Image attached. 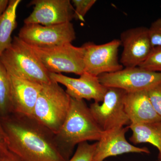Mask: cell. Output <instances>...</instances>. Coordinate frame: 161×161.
Returning a JSON list of instances; mask_svg holds the SVG:
<instances>
[{
    "label": "cell",
    "instance_id": "1",
    "mask_svg": "<svg viewBox=\"0 0 161 161\" xmlns=\"http://www.w3.org/2000/svg\"><path fill=\"white\" fill-rule=\"evenodd\" d=\"M0 118L8 150L20 161H67L54 133L33 117L12 113Z\"/></svg>",
    "mask_w": 161,
    "mask_h": 161
},
{
    "label": "cell",
    "instance_id": "2",
    "mask_svg": "<svg viewBox=\"0 0 161 161\" xmlns=\"http://www.w3.org/2000/svg\"><path fill=\"white\" fill-rule=\"evenodd\" d=\"M103 132L84 100L70 98L66 118L55 136L60 151L68 161L76 146L88 141L98 142Z\"/></svg>",
    "mask_w": 161,
    "mask_h": 161
},
{
    "label": "cell",
    "instance_id": "3",
    "mask_svg": "<svg viewBox=\"0 0 161 161\" xmlns=\"http://www.w3.org/2000/svg\"><path fill=\"white\" fill-rule=\"evenodd\" d=\"M0 60L9 75L42 85L52 81L49 72L28 45L18 36L14 37Z\"/></svg>",
    "mask_w": 161,
    "mask_h": 161
},
{
    "label": "cell",
    "instance_id": "4",
    "mask_svg": "<svg viewBox=\"0 0 161 161\" xmlns=\"http://www.w3.org/2000/svg\"><path fill=\"white\" fill-rule=\"evenodd\" d=\"M70 104L69 95L59 84L52 80L43 85L32 117L57 134L66 118Z\"/></svg>",
    "mask_w": 161,
    "mask_h": 161
},
{
    "label": "cell",
    "instance_id": "5",
    "mask_svg": "<svg viewBox=\"0 0 161 161\" xmlns=\"http://www.w3.org/2000/svg\"><path fill=\"white\" fill-rule=\"evenodd\" d=\"M27 45L49 73L65 72L80 76L85 72L82 46L77 47L71 43L52 47Z\"/></svg>",
    "mask_w": 161,
    "mask_h": 161
},
{
    "label": "cell",
    "instance_id": "6",
    "mask_svg": "<svg viewBox=\"0 0 161 161\" xmlns=\"http://www.w3.org/2000/svg\"><path fill=\"white\" fill-rule=\"evenodd\" d=\"M127 92L120 89L108 87L101 103L94 102L90 111L103 132L130 125L131 123L125 111L124 101Z\"/></svg>",
    "mask_w": 161,
    "mask_h": 161
},
{
    "label": "cell",
    "instance_id": "7",
    "mask_svg": "<svg viewBox=\"0 0 161 161\" xmlns=\"http://www.w3.org/2000/svg\"><path fill=\"white\" fill-rule=\"evenodd\" d=\"M101 83L107 87L120 89L127 93L148 91L161 83V73L144 69L139 66L125 68L98 76Z\"/></svg>",
    "mask_w": 161,
    "mask_h": 161
},
{
    "label": "cell",
    "instance_id": "8",
    "mask_svg": "<svg viewBox=\"0 0 161 161\" xmlns=\"http://www.w3.org/2000/svg\"><path fill=\"white\" fill-rule=\"evenodd\" d=\"M18 36L26 44L39 47H52L72 43L76 38L71 22L51 26L24 24Z\"/></svg>",
    "mask_w": 161,
    "mask_h": 161
},
{
    "label": "cell",
    "instance_id": "9",
    "mask_svg": "<svg viewBox=\"0 0 161 161\" xmlns=\"http://www.w3.org/2000/svg\"><path fill=\"white\" fill-rule=\"evenodd\" d=\"M120 40L115 39L102 44L88 42L83 44L85 49V72L98 77L123 69L118 60Z\"/></svg>",
    "mask_w": 161,
    "mask_h": 161
},
{
    "label": "cell",
    "instance_id": "10",
    "mask_svg": "<svg viewBox=\"0 0 161 161\" xmlns=\"http://www.w3.org/2000/svg\"><path fill=\"white\" fill-rule=\"evenodd\" d=\"M29 6H34V9L24 19L25 24L51 26L70 23L74 19L75 8L69 0H33Z\"/></svg>",
    "mask_w": 161,
    "mask_h": 161
},
{
    "label": "cell",
    "instance_id": "11",
    "mask_svg": "<svg viewBox=\"0 0 161 161\" xmlns=\"http://www.w3.org/2000/svg\"><path fill=\"white\" fill-rule=\"evenodd\" d=\"M119 40L123 47L120 62L125 68L139 66L148 58L153 48L149 29L146 26L125 31L121 34Z\"/></svg>",
    "mask_w": 161,
    "mask_h": 161
},
{
    "label": "cell",
    "instance_id": "12",
    "mask_svg": "<svg viewBox=\"0 0 161 161\" xmlns=\"http://www.w3.org/2000/svg\"><path fill=\"white\" fill-rule=\"evenodd\" d=\"M49 77L51 80L64 86L65 92L70 98L78 100H94V102L100 103L103 101L108 89L101 83L98 77L86 72L78 78L51 73Z\"/></svg>",
    "mask_w": 161,
    "mask_h": 161
},
{
    "label": "cell",
    "instance_id": "13",
    "mask_svg": "<svg viewBox=\"0 0 161 161\" xmlns=\"http://www.w3.org/2000/svg\"><path fill=\"white\" fill-rule=\"evenodd\" d=\"M129 130L127 126L103 132L99 140L96 142L92 161H104L108 158L125 153L150 154L147 147H136L127 140L126 133Z\"/></svg>",
    "mask_w": 161,
    "mask_h": 161
},
{
    "label": "cell",
    "instance_id": "14",
    "mask_svg": "<svg viewBox=\"0 0 161 161\" xmlns=\"http://www.w3.org/2000/svg\"><path fill=\"white\" fill-rule=\"evenodd\" d=\"M12 113L32 117L43 85L9 75Z\"/></svg>",
    "mask_w": 161,
    "mask_h": 161
},
{
    "label": "cell",
    "instance_id": "15",
    "mask_svg": "<svg viewBox=\"0 0 161 161\" xmlns=\"http://www.w3.org/2000/svg\"><path fill=\"white\" fill-rule=\"evenodd\" d=\"M124 104L131 124L161 121L160 117L150 102L147 91L127 93Z\"/></svg>",
    "mask_w": 161,
    "mask_h": 161
},
{
    "label": "cell",
    "instance_id": "16",
    "mask_svg": "<svg viewBox=\"0 0 161 161\" xmlns=\"http://www.w3.org/2000/svg\"><path fill=\"white\" fill-rule=\"evenodd\" d=\"M132 134L130 141L134 145L149 143L158 151V160L161 161V121L129 125Z\"/></svg>",
    "mask_w": 161,
    "mask_h": 161
},
{
    "label": "cell",
    "instance_id": "17",
    "mask_svg": "<svg viewBox=\"0 0 161 161\" xmlns=\"http://www.w3.org/2000/svg\"><path fill=\"white\" fill-rule=\"evenodd\" d=\"M21 0H10L8 8L0 16V57L11 45V35L17 26V10Z\"/></svg>",
    "mask_w": 161,
    "mask_h": 161
},
{
    "label": "cell",
    "instance_id": "18",
    "mask_svg": "<svg viewBox=\"0 0 161 161\" xmlns=\"http://www.w3.org/2000/svg\"><path fill=\"white\" fill-rule=\"evenodd\" d=\"M12 112L9 75L0 60V118L7 116Z\"/></svg>",
    "mask_w": 161,
    "mask_h": 161
},
{
    "label": "cell",
    "instance_id": "19",
    "mask_svg": "<svg viewBox=\"0 0 161 161\" xmlns=\"http://www.w3.org/2000/svg\"><path fill=\"white\" fill-rule=\"evenodd\" d=\"M96 145V142L91 144L87 142L78 144L75 153L67 161H92Z\"/></svg>",
    "mask_w": 161,
    "mask_h": 161
},
{
    "label": "cell",
    "instance_id": "20",
    "mask_svg": "<svg viewBox=\"0 0 161 161\" xmlns=\"http://www.w3.org/2000/svg\"><path fill=\"white\" fill-rule=\"evenodd\" d=\"M139 66L151 71L161 73V46L153 47L148 58Z\"/></svg>",
    "mask_w": 161,
    "mask_h": 161
},
{
    "label": "cell",
    "instance_id": "21",
    "mask_svg": "<svg viewBox=\"0 0 161 161\" xmlns=\"http://www.w3.org/2000/svg\"><path fill=\"white\" fill-rule=\"evenodd\" d=\"M75 8L74 19L84 21V17L92 6L96 3V0H73Z\"/></svg>",
    "mask_w": 161,
    "mask_h": 161
},
{
    "label": "cell",
    "instance_id": "22",
    "mask_svg": "<svg viewBox=\"0 0 161 161\" xmlns=\"http://www.w3.org/2000/svg\"><path fill=\"white\" fill-rule=\"evenodd\" d=\"M155 112L161 119V83L147 91Z\"/></svg>",
    "mask_w": 161,
    "mask_h": 161
},
{
    "label": "cell",
    "instance_id": "23",
    "mask_svg": "<svg viewBox=\"0 0 161 161\" xmlns=\"http://www.w3.org/2000/svg\"><path fill=\"white\" fill-rule=\"evenodd\" d=\"M148 29L153 48L156 47L161 46V18L153 22Z\"/></svg>",
    "mask_w": 161,
    "mask_h": 161
},
{
    "label": "cell",
    "instance_id": "24",
    "mask_svg": "<svg viewBox=\"0 0 161 161\" xmlns=\"http://www.w3.org/2000/svg\"><path fill=\"white\" fill-rule=\"evenodd\" d=\"M6 133L0 118V156L8 151Z\"/></svg>",
    "mask_w": 161,
    "mask_h": 161
},
{
    "label": "cell",
    "instance_id": "25",
    "mask_svg": "<svg viewBox=\"0 0 161 161\" xmlns=\"http://www.w3.org/2000/svg\"><path fill=\"white\" fill-rule=\"evenodd\" d=\"M0 161H20L14 154L9 150L0 156Z\"/></svg>",
    "mask_w": 161,
    "mask_h": 161
},
{
    "label": "cell",
    "instance_id": "26",
    "mask_svg": "<svg viewBox=\"0 0 161 161\" xmlns=\"http://www.w3.org/2000/svg\"><path fill=\"white\" fill-rule=\"evenodd\" d=\"M8 0H0V16L2 15L6 11L9 5Z\"/></svg>",
    "mask_w": 161,
    "mask_h": 161
},
{
    "label": "cell",
    "instance_id": "27",
    "mask_svg": "<svg viewBox=\"0 0 161 161\" xmlns=\"http://www.w3.org/2000/svg\"><path fill=\"white\" fill-rule=\"evenodd\" d=\"M161 161L157 160V161Z\"/></svg>",
    "mask_w": 161,
    "mask_h": 161
},
{
    "label": "cell",
    "instance_id": "28",
    "mask_svg": "<svg viewBox=\"0 0 161 161\" xmlns=\"http://www.w3.org/2000/svg\"><path fill=\"white\" fill-rule=\"evenodd\" d=\"M106 161V160H105V161Z\"/></svg>",
    "mask_w": 161,
    "mask_h": 161
}]
</instances>
